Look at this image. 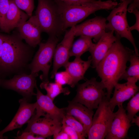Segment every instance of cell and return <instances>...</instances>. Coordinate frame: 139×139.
I'll list each match as a JSON object with an SVG mask.
<instances>
[{"label": "cell", "instance_id": "cell-24", "mask_svg": "<svg viewBox=\"0 0 139 139\" xmlns=\"http://www.w3.org/2000/svg\"><path fill=\"white\" fill-rule=\"evenodd\" d=\"M134 51L131 54L129 61L130 64L121 77L120 80H126L129 77H133L137 81L139 80V57Z\"/></svg>", "mask_w": 139, "mask_h": 139}, {"label": "cell", "instance_id": "cell-3", "mask_svg": "<svg viewBox=\"0 0 139 139\" xmlns=\"http://www.w3.org/2000/svg\"><path fill=\"white\" fill-rule=\"evenodd\" d=\"M54 2L60 16L63 32L98 11L112 9L118 5L117 2L112 0L75 4L67 3L56 0Z\"/></svg>", "mask_w": 139, "mask_h": 139}, {"label": "cell", "instance_id": "cell-2", "mask_svg": "<svg viewBox=\"0 0 139 139\" xmlns=\"http://www.w3.org/2000/svg\"><path fill=\"white\" fill-rule=\"evenodd\" d=\"M18 32L4 34L0 60V77L2 75L25 73L32 58V48L24 43Z\"/></svg>", "mask_w": 139, "mask_h": 139}, {"label": "cell", "instance_id": "cell-6", "mask_svg": "<svg viewBox=\"0 0 139 139\" xmlns=\"http://www.w3.org/2000/svg\"><path fill=\"white\" fill-rule=\"evenodd\" d=\"M58 41L57 36H49L46 42H41L39 45L38 50L28 65L31 73H38L40 71L42 72L40 78L43 82H49V71Z\"/></svg>", "mask_w": 139, "mask_h": 139}, {"label": "cell", "instance_id": "cell-21", "mask_svg": "<svg viewBox=\"0 0 139 139\" xmlns=\"http://www.w3.org/2000/svg\"><path fill=\"white\" fill-rule=\"evenodd\" d=\"M91 59L89 56L88 60L84 61L80 57H75L74 60L68 62L65 65V71L71 76L73 88L80 80L84 79V74L91 63Z\"/></svg>", "mask_w": 139, "mask_h": 139}, {"label": "cell", "instance_id": "cell-33", "mask_svg": "<svg viewBox=\"0 0 139 139\" xmlns=\"http://www.w3.org/2000/svg\"><path fill=\"white\" fill-rule=\"evenodd\" d=\"M54 139H70L68 135L64 131L61 130L53 135Z\"/></svg>", "mask_w": 139, "mask_h": 139}, {"label": "cell", "instance_id": "cell-39", "mask_svg": "<svg viewBox=\"0 0 139 139\" xmlns=\"http://www.w3.org/2000/svg\"><path fill=\"white\" fill-rule=\"evenodd\" d=\"M114 1H115V0H114ZM124 0H120V2H123Z\"/></svg>", "mask_w": 139, "mask_h": 139}, {"label": "cell", "instance_id": "cell-16", "mask_svg": "<svg viewBox=\"0 0 139 139\" xmlns=\"http://www.w3.org/2000/svg\"><path fill=\"white\" fill-rule=\"evenodd\" d=\"M37 90V107L36 111L42 116H48L62 122L65 114V108H60L54 104L53 101L47 95L43 94L38 88Z\"/></svg>", "mask_w": 139, "mask_h": 139}, {"label": "cell", "instance_id": "cell-4", "mask_svg": "<svg viewBox=\"0 0 139 139\" xmlns=\"http://www.w3.org/2000/svg\"><path fill=\"white\" fill-rule=\"evenodd\" d=\"M35 15L42 32L57 36L63 32L60 16L54 2L38 0Z\"/></svg>", "mask_w": 139, "mask_h": 139}, {"label": "cell", "instance_id": "cell-1", "mask_svg": "<svg viewBox=\"0 0 139 139\" xmlns=\"http://www.w3.org/2000/svg\"><path fill=\"white\" fill-rule=\"evenodd\" d=\"M117 37L106 55L95 68L106 89V98L109 101L115 84L120 78L127 68L126 64L130 55L134 51L124 46L120 38Z\"/></svg>", "mask_w": 139, "mask_h": 139}, {"label": "cell", "instance_id": "cell-18", "mask_svg": "<svg viewBox=\"0 0 139 139\" xmlns=\"http://www.w3.org/2000/svg\"><path fill=\"white\" fill-rule=\"evenodd\" d=\"M114 32H106L89 51L91 54V64L93 68H95L116 41L117 37L114 35Z\"/></svg>", "mask_w": 139, "mask_h": 139}, {"label": "cell", "instance_id": "cell-8", "mask_svg": "<svg viewBox=\"0 0 139 139\" xmlns=\"http://www.w3.org/2000/svg\"><path fill=\"white\" fill-rule=\"evenodd\" d=\"M115 115L109 106L106 97L99 104L93 115L88 132L89 139H104L108 132Z\"/></svg>", "mask_w": 139, "mask_h": 139}, {"label": "cell", "instance_id": "cell-26", "mask_svg": "<svg viewBox=\"0 0 139 139\" xmlns=\"http://www.w3.org/2000/svg\"><path fill=\"white\" fill-rule=\"evenodd\" d=\"M126 110L127 116L131 121L132 119L139 111V93L138 92L133 96L127 103Z\"/></svg>", "mask_w": 139, "mask_h": 139}, {"label": "cell", "instance_id": "cell-7", "mask_svg": "<svg viewBox=\"0 0 139 139\" xmlns=\"http://www.w3.org/2000/svg\"><path fill=\"white\" fill-rule=\"evenodd\" d=\"M76 96L72 100L89 109H97L99 104L106 97L105 89L101 81H98L95 77L87 80L81 84H77Z\"/></svg>", "mask_w": 139, "mask_h": 139}, {"label": "cell", "instance_id": "cell-27", "mask_svg": "<svg viewBox=\"0 0 139 139\" xmlns=\"http://www.w3.org/2000/svg\"><path fill=\"white\" fill-rule=\"evenodd\" d=\"M20 10L29 17L32 15L34 8V0H11Z\"/></svg>", "mask_w": 139, "mask_h": 139}, {"label": "cell", "instance_id": "cell-17", "mask_svg": "<svg viewBox=\"0 0 139 139\" xmlns=\"http://www.w3.org/2000/svg\"><path fill=\"white\" fill-rule=\"evenodd\" d=\"M17 28L20 36L31 47L35 48L41 43L42 31L35 15Z\"/></svg>", "mask_w": 139, "mask_h": 139}, {"label": "cell", "instance_id": "cell-29", "mask_svg": "<svg viewBox=\"0 0 139 139\" xmlns=\"http://www.w3.org/2000/svg\"><path fill=\"white\" fill-rule=\"evenodd\" d=\"M62 129L68 135L70 139H84L75 130L62 121Z\"/></svg>", "mask_w": 139, "mask_h": 139}, {"label": "cell", "instance_id": "cell-19", "mask_svg": "<svg viewBox=\"0 0 139 139\" xmlns=\"http://www.w3.org/2000/svg\"><path fill=\"white\" fill-rule=\"evenodd\" d=\"M29 18L10 0L9 9L0 25V29L5 33H9L15 28L19 27Z\"/></svg>", "mask_w": 139, "mask_h": 139}, {"label": "cell", "instance_id": "cell-30", "mask_svg": "<svg viewBox=\"0 0 139 139\" xmlns=\"http://www.w3.org/2000/svg\"><path fill=\"white\" fill-rule=\"evenodd\" d=\"M17 139H43L46 138L42 136L38 135L29 132L23 131L18 132L17 136L15 137Z\"/></svg>", "mask_w": 139, "mask_h": 139}, {"label": "cell", "instance_id": "cell-40", "mask_svg": "<svg viewBox=\"0 0 139 139\" xmlns=\"http://www.w3.org/2000/svg\"><path fill=\"white\" fill-rule=\"evenodd\" d=\"M1 78L0 77V79H1Z\"/></svg>", "mask_w": 139, "mask_h": 139}, {"label": "cell", "instance_id": "cell-38", "mask_svg": "<svg viewBox=\"0 0 139 139\" xmlns=\"http://www.w3.org/2000/svg\"><path fill=\"white\" fill-rule=\"evenodd\" d=\"M7 137L4 136L3 135H2L0 133V139H3L4 138H7Z\"/></svg>", "mask_w": 139, "mask_h": 139}, {"label": "cell", "instance_id": "cell-22", "mask_svg": "<svg viewBox=\"0 0 139 139\" xmlns=\"http://www.w3.org/2000/svg\"><path fill=\"white\" fill-rule=\"evenodd\" d=\"M92 39L88 36H80L72 45L70 51V57H80L84 53L89 51L94 44L92 42Z\"/></svg>", "mask_w": 139, "mask_h": 139}, {"label": "cell", "instance_id": "cell-5", "mask_svg": "<svg viewBox=\"0 0 139 139\" xmlns=\"http://www.w3.org/2000/svg\"><path fill=\"white\" fill-rule=\"evenodd\" d=\"M133 0H124L115 7L106 18V29L115 32L116 35L120 38H125L131 43L135 54L139 56L138 50L130 29L127 19V12L129 5Z\"/></svg>", "mask_w": 139, "mask_h": 139}, {"label": "cell", "instance_id": "cell-25", "mask_svg": "<svg viewBox=\"0 0 139 139\" xmlns=\"http://www.w3.org/2000/svg\"><path fill=\"white\" fill-rule=\"evenodd\" d=\"M62 121L73 128L84 139H85V137L87 136L83 125L72 116L65 114Z\"/></svg>", "mask_w": 139, "mask_h": 139}, {"label": "cell", "instance_id": "cell-36", "mask_svg": "<svg viewBox=\"0 0 139 139\" xmlns=\"http://www.w3.org/2000/svg\"><path fill=\"white\" fill-rule=\"evenodd\" d=\"M4 36V34L0 33V60L2 54Z\"/></svg>", "mask_w": 139, "mask_h": 139}, {"label": "cell", "instance_id": "cell-15", "mask_svg": "<svg viewBox=\"0 0 139 139\" xmlns=\"http://www.w3.org/2000/svg\"><path fill=\"white\" fill-rule=\"evenodd\" d=\"M115 115L110 127L105 137L106 139H123L126 138L131 126L126 110L123 105H119Z\"/></svg>", "mask_w": 139, "mask_h": 139}, {"label": "cell", "instance_id": "cell-31", "mask_svg": "<svg viewBox=\"0 0 139 139\" xmlns=\"http://www.w3.org/2000/svg\"><path fill=\"white\" fill-rule=\"evenodd\" d=\"M10 0H0V25L9 7Z\"/></svg>", "mask_w": 139, "mask_h": 139}, {"label": "cell", "instance_id": "cell-23", "mask_svg": "<svg viewBox=\"0 0 139 139\" xmlns=\"http://www.w3.org/2000/svg\"><path fill=\"white\" fill-rule=\"evenodd\" d=\"M41 89H45L47 92L46 94L53 101L58 95L63 93L65 95H68L70 93L67 87L63 88V85L55 82L54 83L42 82L40 85Z\"/></svg>", "mask_w": 139, "mask_h": 139}, {"label": "cell", "instance_id": "cell-13", "mask_svg": "<svg viewBox=\"0 0 139 139\" xmlns=\"http://www.w3.org/2000/svg\"><path fill=\"white\" fill-rule=\"evenodd\" d=\"M127 82L123 83H116L112 97L108 101L109 106L114 111L116 106L123 105V103L134 95L139 91V87L136 84L137 80L133 77L127 79Z\"/></svg>", "mask_w": 139, "mask_h": 139}, {"label": "cell", "instance_id": "cell-37", "mask_svg": "<svg viewBox=\"0 0 139 139\" xmlns=\"http://www.w3.org/2000/svg\"><path fill=\"white\" fill-rule=\"evenodd\" d=\"M132 124L135 123L138 127L139 126V117L136 115L131 120V121Z\"/></svg>", "mask_w": 139, "mask_h": 139}, {"label": "cell", "instance_id": "cell-35", "mask_svg": "<svg viewBox=\"0 0 139 139\" xmlns=\"http://www.w3.org/2000/svg\"><path fill=\"white\" fill-rule=\"evenodd\" d=\"M62 1L64 3L68 4H75L81 3L94 2L95 0H56Z\"/></svg>", "mask_w": 139, "mask_h": 139}, {"label": "cell", "instance_id": "cell-9", "mask_svg": "<svg viewBox=\"0 0 139 139\" xmlns=\"http://www.w3.org/2000/svg\"><path fill=\"white\" fill-rule=\"evenodd\" d=\"M38 76V73H23L16 74L8 80L1 78L0 86L15 91L29 101L33 96L36 95L34 90L37 86L36 77Z\"/></svg>", "mask_w": 139, "mask_h": 139}, {"label": "cell", "instance_id": "cell-20", "mask_svg": "<svg viewBox=\"0 0 139 139\" xmlns=\"http://www.w3.org/2000/svg\"><path fill=\"white\" fill-rule=\"evenodd\" d=\"M68 102V105L65 108V114L72 116L80 122L83 125L87 135L92 124L93 111L79 103L72 100Z\"/></svg>", "mask_w": 139, "mask_h": 139}, {"label": "cell", "instance_id": "cell-34", "mask_svg": "<svg viewBox=\"0 0 139 139\" xmlns=\"http://www.w3.org/2000/svg\"><path fill=\"white\" fill-rule=\"evenodd\" d=\"M134 14L135 16L136 22L133 25L130 27V29L131 31L134 30H136L139 32V11L136 12Z\"/></svg>", "mask_w": 139, "mask_h": 139}, {"label": "cell", "instance_id": "cell-11", "mask_svg": "<svg viewBox=\"0 0 139 139\" xmlns=\"http://www.w3.org/2000/svg\"><path fill=\"white\" fill-rule=\"evenodd\" d=\"M75 25L71 27L70 29L66 32L63 40L56 46L53 58L51 78H54L59 68L64 67L69 61L70 57V50L75 36Z\"/></svg>", "mask_w": 139, "mask_h": 139}, {"label": "cell", "instance_id": "cell-32", "mask_svg": "<svg viewBox=\"0 0 139 139\" xmlns=\"http://www.w3.org/2000/svg\"><path fill=\"white\" fill-rule=\"evenodd\" d=\"M139 10V0H133L129 5L127 8V11L133 13Z\"/></svg>", "mask_w": 139, "mask_h": 139}, {"label": "cell", "instance_id": "cell-14", "mask_svg": "<svg viewBox=\"0 0 139 139\" xmlns=\"http://www.w3.org/2000/svg\"><path fill=\"white\" fill-rule=\"evenodd\" d=\"M20 106L15 115L10 123L0 131L2 135L5 133L21 128L28 122L34 115L37 107L36 102L31 103L27 99L23 98L19 100Z\"/></svg>", "mask_w": 139, "mask_h": 139}, {"label": "cell", "instance_id": "cell-10", "mask_svg": "<svg viewBox=\"0 0 139 139\" xmlns=\"http://www.w3.org/2000/svg\"><path fill=\"white\" fill-rule=\"evenodd\" d=\"M37 116L34 114L24 131L31 132L46 138L61 130L62 122L48 116Z\"/></svg>", "mask_w": 139, "mask_h": 139}, {"label": "cell", "instance_id": "cell-12", "mask_svg": "<svg viewBox=\"0 0 139 139\" xmlns=\"http://www.w3.org/2000/svg\"><path fill=\"white\" fill-rule=\"evenodd\" d=\"M106 18L97 16L75 25V36H84L97 42L106 32Z\"/></svg>", "mask_w": 139, "mask_h": 139}, {"label": "cell", "instance_id": "cell-28", "mask_svg": "<svg viewBox=\"0 0 139 139\" xmlns=\"http://www.w3.org/2000/svg\"><path fill=\"white\" fill-rule=\"evenodd\" d=\"M55 82L62 85L67 84L73 88L72 78L66 71L57 72L55 75L54 77Z\"/></svg>", "mask_w": 139, "mask_h": 139}]
</instances>
